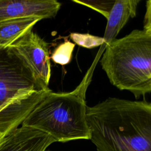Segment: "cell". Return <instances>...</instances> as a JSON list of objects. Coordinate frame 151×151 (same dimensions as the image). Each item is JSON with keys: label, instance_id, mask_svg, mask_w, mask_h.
Wrapping results in <instances>:
<instances>
[{"label": "cell", "instance_id": "cell-1", "mask_svg": "<svg viewBox=\"0 0 151 151\" xmlns=\"http://www.w3.org/2000/svg\"><path fill=\"white\" fill-rule=\"evenodd\" d=\"M86 117L97 151H151V103L108 98Z\"/></svg>", "mask_w": 151, "mask_h": 151}, {"label": "cell", "instance_id": "cell-2", "mask_svg": "<svg viewBox=\"0 0 151 151\" xmlns=\"http://www.w3.org/2000/svg\"><path fill=\"white\" fill-rule=\"evenodd\" d=\"M92 71L87 73L72 91L54 93L50 90L25 119L22 125L38 129L55 142L90 139L87 122L86 93Z\"/></svg>", "mask_w": 151, "mask_h": 151}, {"label": "cell", "instance_id": "cell-3", "mask_svg": "<svg viewBox=\"0 0 151 151\" xmlns=\"http://www.w3.org/2000/svg\"><path fill=\"white\" fill-rule=\"evenodd\" d=\"M100 64L110 83L136 98L151 93V36L134 29L106 47Z\"/></svg>", "mask_w": 151, "mask_h": 151}, {"label": "cell", "instance_id": "cell-4", "mask_svg": "<svg viewBox=\"0 0 151 151\" xmlns=\"http://www.w3.org/2000/svg\"><path fill=\"white\" fill-rule=\"evenodd\" d=\"M42 90L23 60L9 47H0V109Z\"/></svg>", "mask_w": 151, "mask_h": 151}, {"label": "cell", "instance_id": "cell-5", "mask_svg": "<svg viewBox=\"0 0 151 151\" xmlns=\"http://www.w3.org/2000/svg\"><path fill=\"white\" fill-rule=\"evenodd\" d=\"M9 47L23 60L41 88L49 90L51 70L47 42L31 29Z\"/></svg>", "mask_w": 151, "mask_h": 151}, {"label": "cell", "instance_id": "cell-6", "mask_svg": "<svg viewBox=\"0 0 151 151\" xmlns=\"http://www.w3.org/2000/svg\"><path fill=\"white\" fill-rule=\"evenodd\" d=\"M61 7L55 0H0V21L36 17L54 18Z\"/></svg>", "mask_w": 151, "mask_h": 151}, {"label": "cell", "instance_id": "cell-7", "mask_svg": "<svg viewBox=\"0 0 151 151\" xmlns=\"http://www.w3.org/2000/svg\"><path fill=\"white\" fill-rule=\"evenodd\" d=\"M55 142L47 133L22 125L6 135L0 143V151H46Z\"/></svg>", "mask_w": 151, "mask_h": 151}, {"label": "cell", "instance_id": "cell-8", "mask_svg": "<svg viewBox=\"0 0 151 151\" xmlns=\"http://www.w3.org/2000/svg\"><path fill=\"white\" fill-rule=\"evenodd\" d=\"M139 0H116L107 19V25L103 36L106 47L116 40V37L128 20L136 15Z\"/></svg>", "mask_w": 151, "mask_h": 151}, {"label": "cell", "instance_id": "cell-9", "mask_svg": "<svg viewBox=\"0 0 151 151\" xmlns=\"http://www.w3.org/2000/svg\"><path fill=\"white\" fill-rule=\"evenodd\" d=\"M42 19L29 17L0 21V47H9Z\"/></svg>", "mask_w": 151, "mask_h": 151}, {"label": "cell", "instance_id": "cell-10", "mask_svg": "<svg viewBox=\"0 0 151 151\" xmlns=\"http://www.w3.org/2000/svg\"><path fill=\"white\" fill-rule=\"evenodd\" d=\"M74 47L75 44L68 40L60 44L52 54V61L63 65L67 64L71 60Z\"/></svg>", "mask_w": 151, "mask_h": 151}, {"label": "cell", "instance_id": "cell-11", "mask_svg": "<svg viewBox=\"0 0 151 151\" xmlns=\"http://www.w3.org/2000/svg\"><path fill=\"white\" fill-rule=\"evenodd\" d=\"M70 37L75 44L86 48H95L104 44L103 37L94 36L88 33L72 32L70 34Z\"/></svg>", "mask_w": 151, "mask_h": 151}, {"label": "cell", "instance_id": "cell-12", "mask_svg": "<svg viewBox=\"0 0 151 151\" xmlns=\"http://www.w3.org/2000/svg\"><path fill=\"white\" fill-rule=\"evenodd\" d=\"M73 1L98 11L107 19L116 0H73Z\"/></svg>", "mask_w": 151, "mask_h": 151}, {"label": "cell", "instance_id": "cell-13", "mask_svg": "<svg viewBox=\"0 0 151 151\" xmlns=\"http://www.w3.org/2000/svg\"><path fill=\"white\" fill-rule=\"evenodd\" d=\"M146 13L144 17L143 31L151 36V0L146 1Z\"/></svg>", "mask_w": 151, "mask_h": 151}, {"label": "cell", "instance_id": "cell-14", "mask_svg": "<svg viewBox=\"0 0 151 151\" xmlns=\"http://www.w3.org/2000/svg\"><path fill=\"white\" fill-rule=\"evenodd\" d=\"M5 136H6V135H5V134H3L0 133V143H1V142L2 141V140L3 139V138H4Z\"/></svg>", "mask_w": 151, "mask_h": 151}, {"label": "cell", "instance_id": "cell-15", "mask_svg": "<svg viewBox=\"0 0 151 151\" xmlns=\"http://www.w3.org/2000/svg\"><path fill=\"white\" fill-rule=\"evenodd\" d=\"M46 151H50V150H46Z\"/></svg>", "mask_w": 151, "mask_h": 151}]
</instances>
